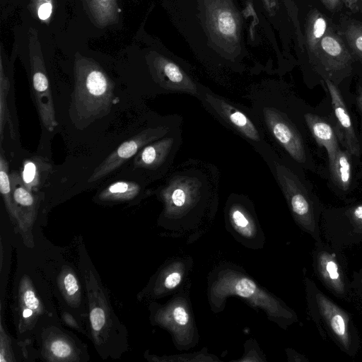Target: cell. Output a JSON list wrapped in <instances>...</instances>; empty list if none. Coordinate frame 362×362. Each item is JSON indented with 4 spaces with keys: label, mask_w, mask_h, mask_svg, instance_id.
<instances>
[{
    "label": "cell",
    "mask_w": 362,
    "mask_h": 362,
    "mask_svg": "<svg viewBox=\"0 0 362 362\" xmlns=\"http://www.w3.org/2000/svg\"><path fill=\"white\" fill-rule=\"evenodd\" d=\"M219 173L213 164L188 159L169 171L157 194L164 205L163 215L175 224L193 223L216 211Z\"/></svg>",
    "instance_id": "6da1fadb"
},
{
    "label": "cell",
    "mask_w": 362,
    "mask_h": 362,
    "mask_svg": "<svg viewBox=\"0 0 362 362\" xmlns=\"http://www.w3.org/2000/svg\"><path fill=\"white\" fill-rule=\"evenodd\" d=\"M286 95V90L272 83L251 88L245 94L252 112L274 150H279L296 164L304 165L307 153L303 138Z\"/></svg>",
    "instance_id": "7a4b0ae2"
},
{
    "label": "cell",
    "mask_w": 362,
    "mask_h": 362,
    "mask_svg": "<svg viewBox=\"0 0 362 362\" xmlns=\"http://www.w3.org/2000/svg\"><path fill=\"white\" fill-rule=\"evenodd\" d=\"M114 89V83L99 66L89 60L78 61L69 107L75 127L82 129L107 115L115 103Z\"/></svg>",
    "instance_id": "3957f363"
},
{
    "label": "cell",
    "mask_w": 362,
    "mask_h": 362,
    "mask_svg": "<svg viewBox=\"0 0 362 362\" xmlns=\"http://www.w3.org/2000/svg\"><path fill=\"white\" fill-rule=\"evenodd\" d=\"M197 99L207 112L248 143L262 159L276 151L250 107L232 101L203 85Z\"/></svg>",
    "instance_id": "277c9868"
},
{
    "label": "cell",
    "mask_w": 362,
    "mask_h": 362,
    "mask_svg": "<svg viewBox=\"0 0 362 362\" xmlns=\"http://www.w3.org/2000/svg\"><path fill=\"white\" fill-rule=\"evenodd\" d=\"M233 295L262 308L275 321L293 317L288 308L274 296L259 287L253 280L235 270H223L211 286L210 300L218 307L223 305L227 296Z\"/></svg>",
    "instance_id": "5b68a950"
},
{
    "label": "cell",
    "mask_w": 362,
    "mask_h": 362,
    "mask_svg": "<svg viewBox=\"0 0 362 362\" xmlns=\"http://www.w3.org/2000/svg\"><path fill=\"white\" fill-rule=\"evenodd\" d=\"M263 160L283 192L295 220L307 231L315 233L313 203L299 175L276 151Z\"/></svg>",
    "instance_id": "8992f818"
},
{
    "label": "cell",
    "mask_w": 362,
    "mask_h": 362,
    "mask_svg": "<svg viewBox=\"0 0 362 362\" xmlns=\"http://www.w3.org/2000/svg\"><path fill=\"white\" fill-rule=\"evenodd\" d=\"M183 117L175 114L163 117L156 124L147 127L124 141L93 170L88 182L97 181L119 168L149 143L166 135L173 129L182 126Z\"/></svg>",
    "instance_id": "52a82bcc"
},
{
    "label": "cell",
    "mask_w": 362,
    "mask_h": 362,
    "mask_svg": "<svg viewBox=\"0 0 362 362\" xmlns=\"http://www.w3.org/2000/svg\"><path fill=\"white\" fill-rule=\"evenodd\" d=\"M313 62L324 78L337 85L351 71L353 57L341 37L328 27Z\"/></svg>",
    "instance_id": "ba28073f"
},
{
    "label": "cell",
    "mask_w": 362,
    "mask_h": 362,
    "mask_svg": "<svg viewBox=\"0 0 362 362\" xmlns=\"http://www.w3.org/2000/svg\"><path fill=\"white\" fill-rule=\"evenodd\" d=\"M182 143V126L143 147L134 160V166L151 172L156 177L165 175Z\"/></svg>",
    "instance_id": "9c48e42d"
},
{
    "label": "cell",
    "mask_w": 362,
    "mask_h": 362,
    "mask_svg": "<svg viewBox=\"0 0 362 362\" xmlns=\"http://www.w3.org/2000/svg\"><path fill=\"white\" fill-rule=\"evenodd\" d=\"M225 216L229 226L244 240H256L261 232L252 202L244 194L232 193L228 196Z\"/></svg>",
    "instance_id": "30bf717a"
},
{
    "label": "cell",
    "mask_w": 362,
    "mask_h": 362,
    "mask_svg": "<svg viewBox=\"0 0 362 362\" xmlns=\"http://www.w3.org/2000/svg\"><path fill=\"white\" fill-rule=\"evenodd\" d=\"M31 74L33 95L39 117L45 129L52 132L58 122L49 81L40 60H33Z\"/></svg>",
    "instance_id": "8fae6325"
},
{
    "label": "cell",
    "mask_w": 362,
    "mask_h": 362,
    "mask_svg": "<svg viewBox=\"0 0 362 362\" xmlns=\"http://www.w3.org/2000/svg\"><path fill=\"white\" fill-rule=\"evenodd\" d=\"M316 302L328 328L340 344L349 351L351 338L346 313L320 292L316 293Z\"/></svg>",
    "instance_id": "7c38bea8"
},
{
    "label": "cell",
    "mask_w": 362,
    "mask_h": 362,
    "mask_svg": "<svg viewBox=\"0 0 362 362\" xmlns=\"http://www.w3.org/2000/svg\"><path fill=\"white\" fill-rule=\"evenodd\" d=\"M331 96L332 105L337 119L342 141L346 150L351 154L358 156L360 148L350 115L347 111L340 91L336 84L328 78H324Z\"/></svg>",
    "instance_id": "4fadbf2b"
},
{
    "label": "cell",
    "mask_w": 362,
    "mask_h": 362,
    "mask_svg": "<svg viewBox=\"0 0 362 362\" xmlns=\"http://www.w3.org/2000/svg\"><path fill=\"white\" fill-rule=\"evenodd\" d=\"M303 118L316 142L325 148L328 155L329 164L331 163L340 148L333 127L322 117L313 113H305Z\"/></svg>",
    "instance_id": "5bb4252c"
},
{
    "label": "cell",
    "mask_w": 362,
    "mask_h": 362,
    "mask_svg": "<svg viewBox=\"0 0 362 362\" xmlns=\"http://www.w3.org/2000/svg\"><path fill=\"white\" fill-rule=\"evenodd\" d=\"M52 170V166L47 158L34 156L23 161L21 176L25 187L34 192L45 185Z\"/></svg>",
    "instance_id": "9a60e30c"
},
{
    "label": "cell",
    "mask_w": 362,
    "mask_h": 362,
    "mask_svg": "<svg viewBox=\"0 0 362 362\" xmlns=\"http://www.w3.org/2000/svg\"><path fill=\"white\" fill-rule=\"evenodd\" d=\"M317 271L322 281L337 294H344L345 287L334 256L322 251L317 256Z\"/></svg>",
    "instance_id": "2e32d148"
},
{
    "label": "cell",
    "mask_w": 362,
    "mask_h": 362,
    "mask_svg": "<svg viewBox=\"0 0 362 362\" xmlns=\"http://www.w3.org/2000/svg\"><path fill=\"white\" fill-rule=\"evenodd\" d=\"M327 29V21L325 16L317 9L312 10L308 16L305 27L306 43L312 61Z\"/></svg>",
    "instance_id": "e0dca14e"
},
{
    "label": "cell",
    "mask_w": 362,
    "mask_h": 362,
    "mask_svg": "<svg viewBox=\"0 0 362 362\" xmlns=\"http://www.w3.org/2000/svg\"><path fill=\"white\" fill-rule=\"evenodd\" d=\"M351 153L339 148L334 160L329 163L331 175L335 185L341 189L347 190L351 181Z\"/></svg>",
    "instance_id": "ac0fdd59"
},
{
    "label": "cell",
    "mask_w": 362,
    "mask_h": 362,
    "mask_svg": "<svg viewBox=\"0 0 362 362\" xmlns=\"http://www.w3.org/2000/svg\"><path fill=\"white\" fill-rule=\"evenodd\" d=\"M141 185L132 181H117L112 183L100 194L103 200H129L135 197L141 191Z\"/></svg>",
    "instance_id": "d6986e66"
},
{
    "label": "cell",
    "mask_w": 362,
    "mask_h": 362,
    "mask_svg": "<svg viewBox=\"0 0 362 362\" xmlns=\"http://www.w3.org/2000/svg\"><path fill=\"white\" fill-rule=\"evenodd\" d=\"M167 324L177 338L179 334L184 333L185 329L188 330L190 327L191 316L187 308L176 300L168 308Z\"/></svg>",
    "instance_id": "ffe728a7"
},
{
    "label": "cell",
    "mask_w": 362,
    "mask_h": 362,
    "mask_svg": "<svg viewBox=\"0 0 362 362\" xmlns=\"http://www.w3.org/2000/svg\"><path fill=\"white\" fill-rule=\"evenodd\" d=\"M10 89V82L4 73L2 64L1 63L0 74V139L1 144L4 139V129L6 124H8L11 138H15V132L13 125L9 114L7 96Z\"/></svg>",
    "instance_id": "44dd1931"
},
{
    "label": "cell",
    "mask_w": 362,
    "mask_h": 362,
    "mask_svg": "<svg viewBox=\"0 0 362 362\" xmlns=\"http://www.w3.org/2000/svg\"><path fill=\"white\" fill-rule=\"evenodd\" d=\"M344 35L352 54L362 62V23L355 20L348 21Z\"/></svg>",
    "instance_id": "7402d4cb"
},
{
    "label": "cell",
    "mask_w": 362,
    "mask_h": 362,
    "mask_svg": "<svg viewBox=\"0 0 362 362\" xmlns=\"http://www.w3.org/2000/svg\"><path fill=\"white\" fill-rule=\"evenodd\" d=\"M0 191L3 196L6 206L12 216H16L12 196V187L8 173V165L1 147L0 153Z\"/></svg>",
    "instance_id": "603a6c76"
},
{
    "label": "cell",
    "mask_w": 362,
    "mask_h": 362,
    "mask_svg": "<svg viewBox=\"0 0 362 362\" xmlns=\"http://www.w3.org/2000/svg\"><path fill=\"white\" fill-rule=\"evenodd\" d=\"M116 0H91L94 15L100 22L105 23L114 15Z\"/></svg>",
    "instance_id": "cb8c5ba5"
},
{
    "label": "cell",
    "mask_w": 362,
    "mask_h": 362,
    "mask_svg": "<svg viewBox=\"0 0 362 362\" xmlns=\"http://www.w3.org/2000/svg\"><path fill=\"white\" fill-rule=\"evenodd\" d=\"M218 27L219 31L226 35H233L235 32V21L230 11H223L219 13Z\"/></svg>",
    "instance_id": "d4e9b609"
},
{
    "label": "cell",
    "mask_w": 362,
    "mask_h": 362,
    "mask_svg": "<svg viewBox=\"0 0 362 362\" xmlns=\"http://www.w3.org/2000/svg\"><path fill=\"white\" fill-rule=\"evenodd\" d=\"M90 320L94 331H100L105 325V315L104 310L100 308H93L90 313Z\"/></svg>",
    "instance_id": "484cf974"
},
{
    "label": "cell",
    "mask_w": 362,
    "mask_h": 362,
    "mask_svg": "<svg viewBox=\"0 0 362 362\" xmlns=\"http://www.w3.org/2000/svg\"><path fill=\"white\" fill-rule=\"evenodd\" d=\"M52 353L59 358H64L69 356L71 352L69 344L62 340L54 341L50 345Z\"/></svg>",
    "instance_id": "4316f807"
},
{
    "label": "cell",
    "mask_w": 362,
    "mask_h": 362,
    "mask_svg": "<svg viewBox=\"0 0 362 362\" xmlns=\"http://www.w3.org/2000/svg\"><path fill=\"white\" fill-rule=\"evenodd\" d=\"M182 280V274L178 270H174L166 275L163 286L166 289L172 290L177 288Z\"/></svg>",
    "instance_id": "83f0119b"
},
{
    "label": "cell",
    "mask_w": 362,
    "mask_h": 362,
    "mask_svg": "<svg viewBox=\"0 0 362 362\" xmlns=\"http://www.w3.org/2000/svg\"><path fill=\"white\" fill-rule=\"evenodd\" d=\"M64 286L66 292L69 296H74L78 291V284L76 276L71 274L68 273L64 278Z\"/></svg>",
    "instance_id": "f1b7e54d"
},
{
    "label": "cell",
    "mask_w": 362,
    "mask_h": 362,
    "mask_svg": "<svg viewBox=\"0 0 362 362\" xmlns=\"http://www.w3.org/2000/svg\"><path fill=\"white\" fill-rule=\"evenodd\" d=\"M23 302L27 308L35 310L39 308V300L35 296V293L30 289L27 290L23 293Z\"/></svg>",
    "instance_id": "f546056e"
},
{
    "label": "cell",
    "mask_w": 362,
    "mask_h": 362,
    "mask_svg": "<svg viewBox=\"0 0 362 362\" xmlns=\"http://www.w3.org/2000/svg\"><path fill=\"white\" fill-rule=\"evenodd\" d=\"M52 11L51 2L42 4L37 7V16L40 19L45 21L49 18Z\"/></svg>",
    "instance_id": "4dcf8cb0"
},
{
    "label": "cell",
    "mask_w": 362,
    "mask_h": 362,
    "mask_svg": "<svg viewBox=\"0 0 362 362\" xmlns=\"http://www.w3.org/2000/svg\"><path fill=\"white\" fill-rule=\"evenodd\" d=\"M349 214L352 221L362 227V205L354 206L350 210Z\"/></svg>",
    "instance_id": "1f68e13d"
},
{
    "label": "cell",
    "mask_w": 362,
    "mask_h": 362,
    "mask_svg": "<svg viewBox=\"0 0 362 362\" xmlns=\"http://www.w3.org/2000/svg\"><path fill=\"white\" fill-rule=\"evenodd\" d=\"M325 7L331 11H336L340 6L342 0H320Z\"/></svg>",
    "instance_id": "d6a6232c"
},
{
    "label": "cell",
    "mask_w": 362,
    "mask_h": 362,
    "mask_svg": "<svg viewBox=\"0 0 362 362\" xmlns=\"http://www.w3.org/2000/svg\"><path fill=\"white\" fill-rule=\"evenodd\" d=\"M346 7L353 12H356L359 10L361 0H342Z\"/></svg>",
    "instance_id": "836d02e7"
},
{
    "label": "cell",
    "mask_w": 362,
    "mask_h": 362,
    "mask_svg": "<svg viewBox=\"0 0 362 362\" xmlns=\"http://www.w3.org/2000/svg\"><path fill=\"white\" fill-rule=\"evenodd\" d=\"M33 310L30 309L28 308V309H24L23 312V316L24 317H29L32 315L33 314Z\"/></svg>",
    "instance_id": "e575fe53"
},
{
    "label": "cell",
    "mask_w": 362,
    "mask_h": 362,
    "mask_svg": "<svg viewBox=\"0 0 362 362\" xmlns=\"http://www.w3.org/2000/svg\"><path fill=\"white\" fill-rule=\"evenodd\" d=\"M357 103H358V106L362 113V92L360 93L357 97Z\"/></svg>",
    "instance_id": "d590c367"
}]
</instances>
